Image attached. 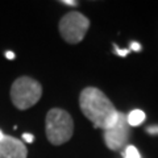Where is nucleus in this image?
<instances>
[{
  "mask_svg": "<svg viewBox=\"0 0 158 158\" xmlns=\"http://www.w3.org/2000/svg\"><path fill=\"white\" fill-rule=\"evenodd\" d=\"M79 106L88 120L96 129L106 131L116 121L118 111L102 90L86 87L79 95Z\"/></svg>",
  "mask_w": 158,
  "mask_h": 158,
  "instance_id": "obj_1",
  "label": "nucleus"
},
{
  "mask_svg": "<svg viewBox=\"0 0 158 158\" xmlns=\"http://www.w3.org/2000/svg\"><path fill=\"white\" fill-rule=\"evenodd\" d=\"M46 137L52 145H62L73 137L74 121L70 113L61 108H52L45 120Z\"/></svg>",
  "mask_w": 158,
  "mask_h": 158,
  "instance_id": "obj_2",
  "label": "nucleus"
},
{
  "mask_svg": "<svg viewBox=\"0 0 158 158\" xmlns=\"http://www.w3.org/2000/svg\"><path fill=\"white\" fill-rule=\"evenodd\" d=\"M41 96V83L31 77H20L11 86V100L20 111H25L37 104Z\"/></svg>",
  "mask_w": 158,
  "mask_h": 158,
  "instance_id": "obj_3",
  "label": "nucleus"
},
{
  "mask_svg": "<svg viewBox=\"0 0 158 158\" xmlns=\"http://www.w3.org/2000/svg\"><path fill=\"white\" fill-rule=\"evenodd\" d=\"M90 28V20L81 12H69L59 21V33L69 44H79Z\"/></svg>",
  "mask_w": 158,
  "mask_h": 158,
  "instance_id": "obj_4",
  "label": "nucleus"
},
{
  "mask_svg": "<svg viewBox=\"0 0 158 158\" xmlns=\"http://www.w3.org/2000/svg\"><path fill=\"white\" fill-rule=\"evenodd\" d=\"M106 146L113 152H120L128 146V141L131 137L129 125L127 123V115L118 112L116 121L108 129L103 132Z\"/></svg>",
  "mask_w": 158,
  "mask_h": 158,
  "instance_id": "obj_5",
  "label": "nucleus"
},
{
  "mask_svg": "<svg viewBox=\"0 0 158 158\" xmlns=\"http://www.w3.org/2000/svg\"><path fill=\"white\" fill-rule=\"evenodd\" d=\"M28 149L25 144L16 137L7 136L0 140V158H27Z\"/></svg>",
  "mask_w": 158,
  "mask_h": 158,
  "instance_id": "obj_6",
  "label": "nucleus"
},
{
  "mask_svg": "<svg viewBox=\"0 0 158 158\" xmlns=\"http://www.w3.org/2000/svg\"><path fill=\"white\" fill-rule=\"evenodd\" d=\"M145 113L141 110H133L127 115V123L129 127H138L145 121Z\"/></svg>",
  "mask_w": 158,
  "mask_h": 158,
  "instance_id": "obj_7",
  "label": "nucleus"
},
{
  "mask_svg": "<svg viewBox=\"0 0 158 158\" xmlns=\"http://www.w3.org/2000/svg\"><path fill=\"white\" fill-rule=\"evenodd\" d=\"M123 157L124 158H141V154H140V152L137 150L136 146L128 145L124 149V152H123Z\"/></svg>",
  "mask_w": 158,
  "mask_h": 158,
  "instance_id": "obj_8",
  "label": "nucleus"
},
{
  "mask_svg": "<svg viewBox=\"0 0 158 158\" xmlns=\"http://www.w3.org/2000/svg\"><path fill=\"white\" fill-rule=\"evenodd\" d=\"M146 133H148V135H152V136L158 135V125L148 127V128H146Z\"/></svg>",
  "mask_w": 158,
  "mask_h": 158,
  "instance_id": "obj_9",
  "label": "nucleus"
},
{
  "mask_svg": "<svg viewBox=\"0 0 158 158\" xmlns=\"http://www.w3.org/2000/svg\"><path fill=\"white\" fill-rule=\"evenodd\" d=\"M23 140H24V142L32 144V142L34 141V136L31 135V133H24V135H23Z\"/></svg>",
  "mask_w": 158,
  "mask_h": 158,
  "instance_id": "obj_10",
  "label": "nucleus"
},
{
  "mask_svg": "<svg viewBox=\"0 0 158 158\" xmlns=\"http://www.w3.org/2000/svg\"><path fill=\"white\" fill-rule=\"evenodd\" d=\"M115 46V52L118 54V56H121V57H124V56H127L128 53H129V49H125V50H120V49H118L116 45H113Z\"/></svg>",
  "mask_w": 158,
  "mask_h": 158,
  "instance_id": "obj_11",
  "label": "nucleus"
},
{
  "mask_svg": "<svg viewBox=\"0 0 158 158\" xmlns=\"http://www.w3.org/2000/svg\"><path fill=\"white\" fill-rule=\"evenodd\" d=\"M61 3H62V4H66V6H70V7L78 6V2H75V0H62Z\"/></svg>",
  "mask_w": 158,
  "mask_h": 158,
  "instance_id": "obj_12",
  "label": "nucleus"
},
{
  "mask_svg": "<svg viewBox=\"0 0 158 158\" xmlns=\"http://www.w3.org/2000/svg\"><path fill=\"white\" fill-rule=\"evenodd\" d=\"M132 49H133V50H136V52H140L141 50V45H140V44H137V42H132Z\"/></svg>",
  "mask_w": 158,
  "mask_h": 158,
  "instance_id": "obj_13",
  "label": "nucleus"
},
{
  "mask_svg": "<svg viewBox=\"0 0 158 158\" xmlns=\"http://www.w3.org/2000/svg\"><path fill=\"white\" fill-rule=\"evenodd\" d=\"M6 57H7L8 59H15V53H12V52H7V53H6Z\"/></svg>",
  "mask_w": 158,
  "mask_h": 158,
  "instance_id": "obj_14",
  "label": "nucleus"
},
{
  "mask_svg": "<svg viewBox=\"0 0 158 158\" xmlns=\"http://www.w3.org/2000/svg\"><path fill=\"white\" fill-rule=\"evenodd\" d=\"M3 137H4V133H3L2 131H0V140H2V138H3Z\"/></svg>",
  "mask_w": 158,
  "mask_h": 158,
  "instance_id": "obj_15",
  "label": "nucleus"
}]
</instances>
